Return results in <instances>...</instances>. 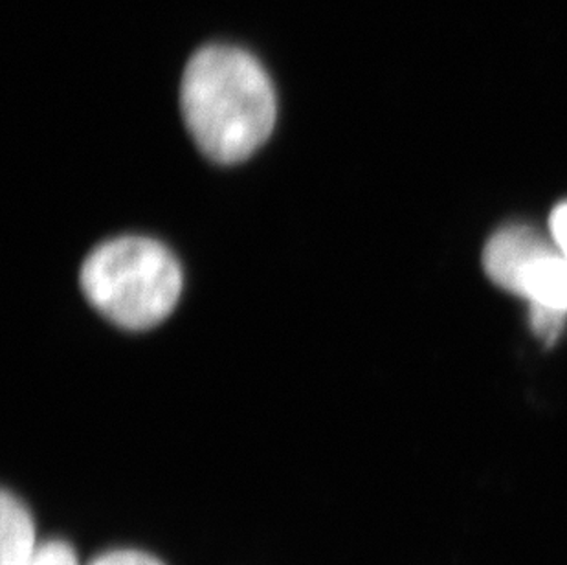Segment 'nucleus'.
I'll use <instances>...</instances> for the list:
<instances>
[{"label": "nucleus", "mask_w": 567, "mask_h": 565, "mask_svg": "<svg viewBox=\"0 0 567 565\" xmlns=\"http://www.w3.org/2000/svg\"><path fill=\"white\" fill-rule=\"evenodd\" d=\"M184 122L198 150L217 164L252 156L272 134L278 102L254 55L236 47L197 50L181 83Z\"/></svg>", "instance_id": "1"}, {"label": "nucleus", "mask_w": 567, "mask_h": 565, "mask_svg": "<svg viewBox=\"0 0 567 565\" xmlns=\"http://www.w3.org/2000/svg\"><path fill=\"white\" fill-rule=\"evenodd\" d=\"M183 282V268L166 246L134 235L94 248L80 273L89 304L131 331L166 320L181 298Z\"/></svg>", "instance_id": "2"}, {"label": "nucleus", "mask_w": 567, "mask_h": 565, "mask_svg": "<svg viewBox=\"0 0 567 565\" xmlns=\"http://www.w3.org/2000/svg\"><path fill=\"white\" fill-rule=\"evenodd\" d=\"M557 254L553 246L529 226H508L488 240L483 267L488 278L507 292L524 298V279L544 257Z\"/></svg>", "instance_id": "3"}, {"label": "nucleus", "mask_w": 567, "mask_h": 565, "mask_svg": "<svg viewBox=\"0 0 567 565\" xmlns=\"http://www.w3.org/2000/svg\"><path fill=\"white\" fill-rule=\"evenodd\" d=\"M0 565H28L38 553L35 545V525L24 503L2 491L0 497Z\"/></svg>", "instance_id": "4"}, {"label": "nucleus", "mask_w": 567, "mask_h": 565, "mask_svg": "<svg viewBox=\"0 0 567 565\" xmlns=\"http://www.w3.org/2000/svg\"><path fill=\"white\" fill-rule=\"evenodd\" d=\"M524 298L567 312V257L551 254L536 263L525 276Z\"/></svg>", "instance_id": "5"}, {"label": "nucleus", "mask_w": 567, "mask_h": 565, "mask_svg": "<svg viewBox=\"0 0 567 565\" xmlns=\"http://www.w3.org/2000/svg\"><path fill=\"white\" fill-rule=\"evenodd\" d=\"M566 315V310L553 309L547 305L530 301V327L536 337L546 341L547 346H551L560 337Z\"/></svg>", "instance_id": "6"}, {"label": "nucleus", "mask_w": 567, "mask_h": 565, "mask_svg": "<svg viewBox=\"0 0 567 565\" xmlns=\"http://www.w3.org/2000/svg\"><path fill=\"white\" fill-rule=\"evenodd\" d=\"M28 565H80L74 549L63 540H50L39 545L38 553L33 555Z\"/></svg>", "instance_id": "7"}, {"label": "nucleus", "mask_w": 567, "mask_h": 565, "mask_svg": "<svg viewBox=\"0 0 567 565\" xmlns=\"http://www.w3.org/2000/svg\"><path fill=\"white\" fill-rule=\"evenodd\" d=\"M89 565H164L155 556L147 555L144 551L116 549L107 551L89 562Z\"/></svg>", "instance_id": "8"}, {"label": "nucleus", "mask_w": 567, "mask_h": 565, "mask_svg": "<svg viewBox=\"0 0 567 565\" xmlns=\"http://www.w3.org/2000/svg\"><path fill=\"white\" fill-rule=\"evenodd\" d=\"M553 239L557 243V248L563 256L567 257V203L560 204L553 212L551 220H549Z\"/></svg>", "instance_id": "9"}]
</instances>
